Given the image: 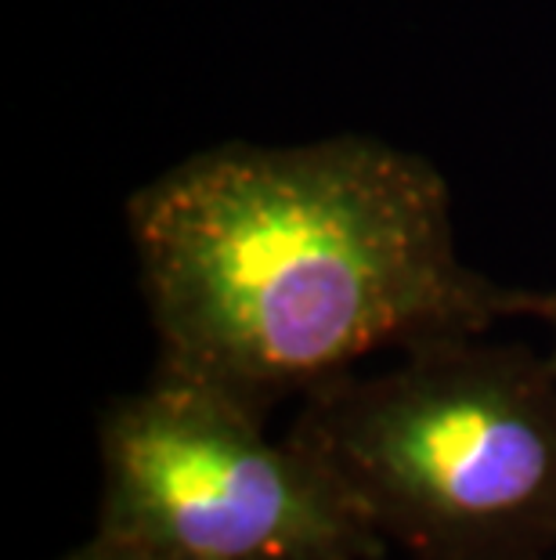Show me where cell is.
<instances>
[{"mask_svg": "<svg viewBox=\"0 0 556 560\" xmlns=\"http://www.w3.org/2000/svg\"><path fill=\"white\" fill-rule=\"evenodd\" d=\"M127 235L159 365L264 416L546 296L470 268L437 166L365 135L203 149L130 196Z\"/></svg>", "mask_w": 556, "mask_h": 560, "instance_id": "cell-1", "label": "cell"}, {"mask_svg": "<svg viewBox=\"0 0 556 560\" xmlns=\"http://www.w3.org/2000/svg\"><path fill=\"white\" fill-rule=\"evenodd\" d=\"M289 434L412 560L556 553V359L484 332L300 398Z\"/></svg>", "mask_w": 556, "mask_h": 560, "instance_id": "cell-2", "label": "cell"}, {"mask_svg": "<svg viewBox=\"0 0 556 560\" xmlns=\"http://www.w3.org/2000/svg\"><path fill=\"white\" fill-rule=\"evenodd\" d=\"M94 532L185 560H380L387 539L322 459L264 412L156 365L98 423Z\"/></svg>", "mask_w": 556, "mask_h": 560, "instance_id": "cell-3", "label": "cell"}, {"mask_svg": "<svg viewBox=\"0 0 556 560\" xmlns=\"http://www.w3.org/2000/svg\"><path fill=\"white\" fill-rule=\"evenodd\" d=\"M58 560H185V557L156 550V546H145V542H130V539H116V535L94 532L91 539L73 546V550H66Z\"/></svg>", "mask_w": 556, "mask_h": 560, "instance_id": "cell-4", "label": "cell"}, {"mask_svg": "<svg viewBox=\"0 0 556 560\" xmlns=\"http://www.w3.org/2000/svg\"><path fill=\"white\" fill-rule=\"evenodd\" d=\"M539 322H546V329H549V354L556 359V290L542 296V307H539Z\"/></svg>", "mask_w": 556, "mask_h": 560, "instance_id": "cell-5", "label": "cell"}, {"mask_svg": "<svg viewBox=\"0 0 556 560\" xmlns=\"http://www.w3.org/2000/svg\"><path fill=\"white\" fill-rule=\"evenodd\" d=\"M542 560H556V553H549V557H542Z\"/></svg>", "mask_w": 556, "mask_h": 560, "instance_id": "cell-6", "label": "cell"}]
</instances>
